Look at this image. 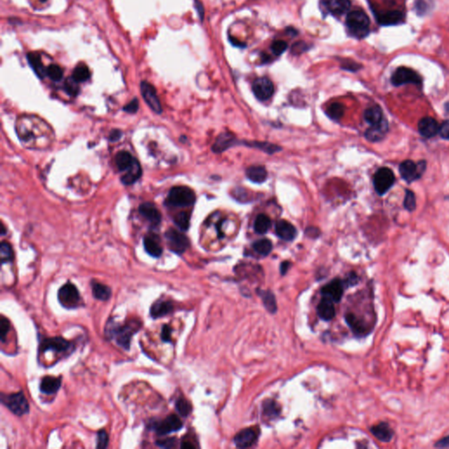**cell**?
Wrapping results in <instances>:
<instances>
[{
	"mask_svg": "<svg viewBox=\"0 0 449 449\" xmlns=\"http://www.w3.org/2000/svg\"><path fill=\"white\" fill-rule=\"evenodd\" d=\"M277 235L286 241H293L297 235L295 227L286 220H280L276 225Z\"/></svg>",
	"mask_w": 449,
	"mask_h": 449,
	"instance_id": "cell-20",
	"label": "cell"
},
{
	"mask_svg": "<svg viewBox=\"0 0 449 449\" xmlns=\"http://www.w3.org/2000/svg\"><path fill=\"white\" fill-rule=\"evenodd\" d=\"M165 239L169 249L177 254H183L190 247V241L186 236L176 229H168L165 233Z\"/></svg>",
	"mask_w": 449,
	"mask_h": 449,
	"instance_id": "cell-8",
	"label": "cell"
},
{
	"mask_svg": "<svg viewBox=\"0 0 449 449\" xmlns=\"http://www.w3.org/2000/svg\"><path fill=\"white\" fill-rule=\"evenodd\" d=\"M318 314L323 320H331L335 316V308L330 299L324 298L318 305Z\"/></svg>",
	"mask_w": 449,
	"mask_h": 449,
	"instance_id": "cell-24",
	"label": "cell"
},
{
	"mask_svg": "<svg viewBox=\"0 0 449 449\" xmlns=\"http://www.w3.org/2000/svg\"><path fill=\"white\" fill-rule=\"evenodd\" d=\"M72 344L62 337H51L43 339L40 344V351L45 353L47 351H55L57 353H64L70 349Z\"/></svg>",
	"mask_w": 449,
	"mask_h": 449,
	"instance_id": "cell-14",
	"label": "cell"
},
{
	"mask_svg": "<svg viewBox=\"0 0 449 449\" xmlns=\"http://www.w3.org/2000/svg\"><path fill=\"white\" fill-rule=\"evenodd\" d=\"M418 131L422 136L425 138H432L440 131V126L434 118L426 117L422 118L418 123Z\"/></svg>",
	"mask_w": 449,
	"mask_h": 449,
	"instance_id": "cell-18",
	"label": "cell"
},
{
	"mask_svg": "<svg viewBox=\"0 0 449 449\" xmlns=\"http://www.w3.org/2000/svg\"><path fill=\"white\" fill-rule=\"evenodd\" d=\"M141 92L143 100H145L152 111L156 114H162L163 108L155 88L150 83L142 81L141 83Z\"/></svg>",
	"mask_w": 449,
	"mask_h": 449,
	"instance_id": "cell-12",
	"label": "cell"
},
{
	"mask_svg": "<svg viewBox=\"0 0 449 449\" xmlns=\"http://www.w3.org/2000/svg\"><path fill=\"white\" fill-rule=\"evenodd\" d=\"M91 291L92 295L96 299L100 301H107L112 297V290L109 286L101 283L100 282L92 280L91 282Z\"/></svg>",
	"mask_w": 449,
	"mask_h": 449,
	"instance_id": "cell-26",
	"label": "cell"
},
{
	"mask_svg": "<svg viewBox=\"0 0 449 449\" xmlns=\"http://www.w3.org/2000/svg\"><path fill=\"white\" fill-rule=\"evenodd\" d=\"M369 18L361 10H355L348 14L346 25L350 33L357 38L366 36L369 31Z\"/></svg>",
	"mask_w": 449,
	"mask_h": 449,
	"instance_id": "cell-3",
	"label": "cell"
},
{
	"mask_svg": "<svg viewBox=\"0 0 449 449\" xmlns=\"http://www.w3.org/2000/svg\"><path fill=\"white\" fill-rule=\"evenodd\" d=\"M141 173H142V170H141V164L136 160L134 164H133L131 168L127 170L126 172H124L121 177V181L126 185H131L141 177Z\"/></svg>",
	"mask_w": 449,
	"mask_h": 449,
	"instance_id": "cell-31",
	"label": "cell"
},
{
	"mask_svg": "<svg viewBox=\"0 0 449 449\" xmlns=\"http://www.w3.org/2000/svg\"><path fill=\"white\" fill-rule=\"evenodd\" d=\"M174 310V305L170 301H165V300H158L154 302L150 307V316L152 318L156 319V318H163L169 313H171Z\"/></svg>",
	"mask_w": 449,
	"mask_h": 449,
	"instance_id": "cell-19",
	"label": "cell"
},
{
	"mask_svg": "<svg viewBox=\"0 0 449 449\" xmlns=\"http://www.w3.org/2000/svg\"><path fill=\"white\" fill-rule=\"evenodd\" d=\"M254 96L260 101H266L272 97L275 88L273 83L267 77H259L252 85Z\"/></svg>",
	"mask_w": 449,
	"mask_h": 449,
	"instance_id": "cell-13",
	"label": "cell"
},
{
	"mask_svg": "<svg viewBox=\"0 0 449 449\" xmlns=\"http://www.w3.org/2000/svg\"><path fill=\"white\" fill-rule=\"evenodd\" d=\"M345 114V107L344 105L338 102L333 103L328 106L327 110V114L329 118L334 120H339Z\"/></svg>",
	"mask_w": 449,
	"mask_h": 449,
	"instance_id": "cell-39",
	"label": "cell"
},
{
	"mask_svg": "<svg viewBox=\"0 0 449 449\" xmlns=\"http://www.w3.org/2000/svg\"><path fill=\"white\" fill-rule=\"evenodd\" d=\"M57 299L61 305L65 309L72 310L80 307L83 304L82 298L77 286L68 282L58 290Z\"/></svg>",
	"mask_w": 449,
	"mask_h": 449,
	"instance_id": "cell-5",
	"label": "cell"
},
{
	"mask_svg": "<svg viewBox=\"0 0 449 449\" xmlns=\"http://www.w3.org/2000/svg\"><path fill=\"white\" fill-rule=\"evenodd\" d=\"M391 83L395 86H400L405 83H414L420 84L421 77L417 72L406 67H400L398 68L391 77Z\"/></svg>",
	"mask_w": 449,
	"mask_h": 449,
	"instance_id": "cell-10",
	"label": "cell"
},
{
	"mask_svg": "<svg viewBox=\"0 0 449 449\" xmlns=\"http://www.w3.org/2000/svg\"><path fill=\"white\" fill-rule=\"evenodd\" d=\"M109 444V436L104 429L98 432L97 435V449H106Z\"/></svg>",
	"mask_w": 449,
	"mask_h": 449,
	"instance_id": "cell-48",
	"label": "cell"
},
{
	"mask_svg": "<svg viewBox=\"0 0 449 449\" xmlns=\"http://www.w3.org/2000/svg\"><path fill=\"white\" fill-rule=\"evenodd\" d=\"M351 7L350 0H327V8L334 15H343Z\"/></svg>",
	"mask_w": 449,
	"mask_h": 449,
	"instance_id": "cell-29",
	"label": "cell"
},
{
	"mask_svg": "<svg viewBox=\"0 0 449 449\" xmlns=\"http://www.w3.org/2000/svg\"><path fill=\"white\" fill-rule=\"evenodd\" d=\"M388 130V124L383 119L380 124L376 126H371L370 128L367 129L365 136L368 141H378L385 135L386 132Z\"/></svg>",
	"mask_w": 449,
	"mask_h": 449,
	"instance_id": "cell-30",
	"label": "cell"
},
{
	"mask_svg": "<svg viewBox=\"0 0 449 449\" xmlns=\"http://www.w3.org/2000/svg\"><path fill=\"white\" fill-rule=\"evenodd\" d=\"M122 133L119 130H114L110 133L109 139L111 141H116L121 138Z\"/></svg>",
	"mask_w": 449,
	"mask_h": 449,
	"instance_id": "cell-57",
	"label": "cell"
},
{
	"mask_svg": "<svg viewBox=\"0 0 449 449\" xmlns=\"http://www.w3.org/2000/svg\"><path fill=\"white\" fill-rule=\"evenodd\" d=\"M15 129L20 142L29 150H48L55 141L52 127L36 115L19 116Z\"/></svg>",
	"mask_w": 449,
	"mask_h": 449,
	"instance_id": "cell-1",
	"label": "cell"
},
{
	"mask_svg": "<svg viewBox=\"0 0 449 449\" xmlns=\"http://www.w3.org/2000/svg\"><path fill=\"white\" fill-rule=\"evenodd\" d=\"M150 423L149 428L151 430H154L155 433L159 436L167 435L171 432H178L181 430L183 427V423L180 420V418L175 414L169 415L163 420H160V421L154 420Z\"/></svg>",
	"mask_w": 449,
	"mask_h": 449,
	"instance_id": "cell-7",
	"label": "cell"
},
{
	"mask_svg": "<svg viewBox=\"0 0 449 449\" xmlns=\"http://www.w3.org/2000/svg\"><path fill=\"white\" fill-rule=\"evenodd\" d=\"M248 145L260 149L264 152H267L268 154L276 153L278 150H281L278 146L274 145L271 143H267V142H249Z\"/></svg>",
	"mask_w": 449,
	"mask_h": 449,
	"instance_id": "cell-47",
	"label": "cell"
},
{
	"mask_svg": "<svg viewBox=\"0 0 449 449\" xmlns=\"http://www.w3.org/2000/svg\"><path fill=\"white\" fill-rule=\"evenodd\" d=\"M261 298L263 299V304L266 309L268 310L269 313H276L277 312V302L275 296L273 295L272 292L268 290H261L259 291Z\"/></svg>",
	"mask_w": 449,
	"mask_h": 449,
	"instance_id": "cell-37",
	"label": "cell"
},
{
	"mask_svg": "<svg viewBox=\"0 0 449 449\" xmlns=\"http://www.w3.org/2000/svg\"><path fill=\"white\" fill-rule=\"evenodd\" d=\"M78 83H79L77 82L73 77H68L64 83L65 91L68 93V95L76 97L78 95L79 91H80Z\"/></svg>",
	"mask_w": 449,
	"mask_h": 449,
	"instance_id": "cell-46",
	"label": "cell"
},
{
	"mask_svg": "<svg viewBox=\"0 0 449 449\" xmlns=\"http://www.w3.org/2000/svg\"><path fill=\"white\" fill-rule=\"evenodd\" d=\"M141 321L138 319H131L129 321L120 325L114 320L108 321L104 329V334L109 340H115L116 343L123 349H130L132 337L140 331L141 327Z\"/></svg>",
	"mask_w": 449,
	"mask_h": 449,
	"instance_id": "cell-2",
	"label": "cell"
},
{
	"mask_svg": "<svg viewBox=\"0 0 449 449\" xmlns=\"http://www.w3.org/2000/svg\"><path fill=\"white\" fill-rule=\"evenodd\" d=\"M404 19V14L399 11H389L377 15V21L382 26H392L399 24Z\"/></svg>",
	"mask_w": 449,
	"mask_h": 449,
	"instance_id": "cell-25",
	"label": "cell"
},
{
	"mask_svg": "<svg viewBox=\"0 0 449 449\" xmlns=\"http://www.w3.org/2000/svg\"><path fill=\"white\" fill-rule=\"evenodd\" d=\"M439 133H440V136L442 137L443 139L449 140V120L445 121L441 125V127H440Z\"/></svg>",
	"mask_w": 449,
	"mask_h": 449,
	"instance_id": "cell-55",
	"label": "cell"
},
{
	"mask_svg": "<svg viewBox=\"0 0 449 449\" xmlns=\"http://www.w3.org/2000/svg\"><path fill=\"white\" fill-rule=\"evenodd\" d=\"M28 61L29 65L31 66V68L33 69V71L35 72L38 77L40 78H44V77L47 76V73H46L47 68H44L43 64L41 63L40 55L36 53H29L28 55Z\"/></svg>",
	"mask_w": 449,
	"mask_h": 449,
	"instance_id": "cell-35",
	"label": "cell"
},
{
	"mask_svg": "<svg viewBox=\"0 0 449 449\" xmlns=\"http://www.w3.org/2000/svg\"><path fill=\"white\" fill-rule=\"evenodd\" d=\"M0 257L2 264L10 263L14 260V251L8 242L3 241L0 245Z\"/></svg>",
	"mask_w": 449,
	"mask_h": 449,
	"instance_id": "cell-41",
	"label": "cell"
},
{
	"mask_svg": "<svg viewBox=\"0 0 449 449\" xmlns=\"http://www.w3.org/2000/svg\"><path fill=\"white\" fill-rule=\"evenodd\" d=\"M139 109V101L137 99L132 100L129 104L124 106V111L128 114H135Z\"/></svg>",
	"mask_w": 449,
	"mask_h": 449,
	"instance_id": "cell-54",
	"label": "cell"
},
{
	"mask_svg": "<svg viewBox=\"0 0 449 449\" xmlns=\"http://www.w3.org/2000/svg\"><path fill=\"white\" fill-rule=\"evenodd\" d=\"M370 431L377 439L382 442H389L393 437V431L390 429L388 424L380 423L371 427Z\"/></svg>",
	"mask_w": 449,
	"mask_h": 449,
	"instance_id": "cell-28",
	"label": "cell"
},
{
	"mask_svg": "<svg viewBox=\"0 0 449 449\" xmlns=\"http://www.w3.org/2000/svg\"><path fill=\"white\" fill-rule=\"evenodd\" d=\"M135 161L136 159L127 151L118 152L115 157L116 166L118 170L123 173L126 172L127 170L131 168Z\"/></svg>",
	"mask_w": 449,
	"mask_h": 449,
	"instance_id": "cell-27",
	"label": "cell"
},
{
	"mask_svg": "<svg viewBox=\"0 0 449 449\" xmlns=\"http://www.w3.org/2000/svg\"><path fill=\"white\" fill-rule=\"evenodd\" d=\"M10 328H11V324H10L9 320L5 318V316H1L0 317V337H1V341L3 343L5 341V337L9 333Z\"/></svg>",
	"mask_w": 449,
	"mask_h": 449,
	"instance_id": "cell-49",
	"label": "cell"
},
{
	"mask_svg": "<svg viewBox=\"0 0 449 449\" xmlns=\"http://www.w3.org/2000/svg\"><path fill=\"white\" fill-rule=\"evenodd\" d=\"M72 77L78 83L86 82L87 80L91 77L90 69L86 65L81 64L75 68L73 71Z\"/></svg>",
	"mask_w": 449,
	"mask_h": 449,
	"instance_id": "cell-40",
	"label": "cell"
},
{
	"mask_svg": "<svg viewBox=\"0 0 449 449\" xmlns=\"http://www.w3.org/2000/svg\"><path fill=\"white\" fill-rule=\"evenodd\" d=\"M176 410L182 417H188L191 413V405L188 400L183 398H179L176 402Z\"/></svg>",
	"mask_w": 449,
	"mask_h": 449,
	"instance_id": "cell-42",
	"label": "cell"
},
{
	"mask_svg": "<svg viewBox=\"0 0 449 449\" xmlns=\"http://www.w3.org/2000/svg\"><path fill=\"white\" fill-rule=\"evenodd\" d=\"M140 214L144 217V218L151 223L154 226H158L161 220H162V216L160 214L159 210L157 207L152 203H143L140 205L139 208Z\"/></svg>",
	"mask_w": 449,
	"mask_h": 449,
	"instance_id": "cell-17",
	"label": "cell"
},
{
	"mask_svg": "<svg viewBox=\"0 0 449 449\" xmlns=\"http://www.w3.org/2000/svg\"><path fill=\"white\" fill-rule=\"evenodd\" d=\"M190 219L191 216L188 213L182 212L177 214V216L174 218V222L181 229L182 231H186L190 227Z\"/></svg>",
	"mask_w": 449,
	"mask_h": 449,
	"instance_id": "cell-43",
	"label": "cell"
},
{
	"mask_svg": "<svg viewBox=\"0 0 449 449\" xmlns=\"http://www.w3.org/2000/svg\"><path fill=\"white\" fill-rule=\"evenodd\" d=\"M395 176L389 168H381L377 170L374 176V187L379 195L385 194L393 185Z\"/></svg>",
	"mask_w": 449,
	"mask_h": 449,
	"instance_id": "cell-9",
	"label": "cell"
},
{
	"mask_svg": "<svg viewBox=\"0 0 449 449\" xmlns=\"http://www.w3.org/2000/svg\"><path fill=\"white\" fill-rule=\"evenodd\" d=\"M271 227V220L265 214H259L254 223V231L259 234H264Z\"/></svg>",
	"mask_w": 449,
	"mask_h": 449,
	"instance_id": "cell-36",
	"label": "cell"
},
{
	"mask_svg": "<svg viewBox=\"0 0 449 449\" xmlns=\"http://www.w3.org/2000/svg\"><path fill=\"white\" fill-rule=\"evenodd\" d=\"M364 118L368 124L371 126L378 125L383 120L382 118V111L377 105L367 108L364 113Z\"/></svg>",
	"mask_w": 449,
	"mask_h": 449,
	"instance_id": "cell-34",
	"label": "cell"
},
{
	"mask_svg": "<svg viewBox=\"0 0 449 449\" xmlns=\"http://www.w3.org/2000/svg\"><path fill=\"white\" fill-rule=\"evenodd\" d=\"M404 207L408 211H413L416 207V199L413 191H406L404 198Z\"/></svg>",
	"mask_w": 449,
	"mask_h": 449,
	"instance_id": "cell-50",
	"label": "cell"
},
{
	"mask_svg": "<svg viewBox=\"0 0 449 449\" xmlns=\"http://www.w3.org/2000/svg\"><path fill=\"white\" fill-rule=\"evenodd\" d=\"M155 444L163 449H174L177 447V440L173 437V438H168L165 440H157Z\"/></svg>",
	"mask_w": 449,
	"mask_h": 449,
	"instance_id": "cell-52",
	"label": "cell"
},
{
	"mask_svg": "<svg viewBox=\"0 0 449 449\" xmlns=\"http://www.w3.org/2000/svg\"><path fill=\"white\" fill-rule=\"evenodd\" d=\"M258 438V432L254 428H246L238 432L234 437V443L237 448L246 449L249 448L255 443Z\"/></svg>",
	"mask_w": 449,
	"mask_h": 449,
	"instance_id": "cell-15",
	"label": "cell"
},
{
	"mask_svg": "<svg viewBox=\"0 0 449 449\" xmlns=\"http://www.w3.org/2000/svg\"><path fill=\"white\" fill-rule=\"evenodd\" d=\"M171 333H172V328L168 325H164L162 328V333H161V338L163 341L171 342Z\"/></svg>",
	"mask_w": 449,
	"mask_h": 449,
	"instance_id": "cell-53",
	"label": "cell"
},
{
	"mask_svg": "<svg viewBox=\"0 0 449 449\" xmlns=\"http://www.w3.org/2000/svg\"><path fill=\"white\" fill-rule=\"evenodd\" d=\"M0 401L11 413H14V415L18 417L28 414L30 411L29 403L23 391L8 395L1 393Z\"/></svg>",
	"mask_w": 449,
	"mask_h": 449,
	"instance_id": "cell-4",
	"label": "cell"
},
{
	"mask_svg": "<svg viewBox=\"0 0 449 449\" xmlns=\"http://www.w3.org/2000/svg\"><path fill=\"white\" fill-rule=\"evenodd\" d=\"M143 245H144L146 252L153 257L159 258L160 256L163 254L164 250H163V247L160 244L159 239L154 234H149L146 236L143 241Z\"/></svg>",
	"mask_w": 449,
	"mask_h": 449,
	"instance_id": "cell-21",
	"label": "cell"
},
{
	"mask_svg": "<svg viewBox=\"0 0 449 449\" xmlns=\"http://www.w3.org/2000/svg\"><path fill=\"white\" fill-rule=\"evenodd\" d=\"M196 195L187 186L173 187L168 192L167 203L174 207H187L195 203Z\"/></svg>",
	"mask_w": 449,
	"mask_h": 449,
	"instance_id": "cell-6",
	"label": "cell"
},
{
	"mask_svg": "<svg viewBox=\"0 0 449 449\" xmlns=\"http://www.w3.org/2000/svg\"><path fill=\"white\" fill-rule=\"evenodd\" d=\"M290 263L289 262H283V263L281 264V268H280V270H281L282 275H285V273L287 272L288 268H290Z\"/></svg>",
	"mask_w": 449,
	"mask_h": 449,
	"instance_id": "cell-59",
	"label": "cell"
},
{
	"mask_svg": "<svg viewBox=\"0 0 449 449\" xmlns=\"http://www.w3.org/2000/svg\"><path fill=\"white\" fill-rule=\"evenodd\" d=\"M41 2H46L47 0H41Z\"/></svg>",
	"mask_w": 449,
	"mask_h": 449,
	"instance_id": "cell-60",
	"label": "cell"
},
{
	"mask_svg": "<svg viewBox=\"0 0 449 449\" xmlns=\"http://www.w3.org/2000/svg\"><path fill=\"white\" fill-rule=\"evenodd\" d=\"M235 137L230 133H223L217 138L213 146V151L215 153H222L235 144Z\"/></svg>",
	"mask_w": 449,
	"mask_h": 449,
	"instance_id": "cell-22",
	"label": "cell"
},
{
	"mask_svg": "<svg viewBox=\"0 0 449 449\" xmlns=\"http://www.w3.org/2000/svg\"><path fill=\"white\" fill-rule=\"evenodd\" d=\"M435 447L436 448H443V449L449 448V436L445 437L443 439L439 440V441L436 443Z\"/></svg>",
	"mask_w": 449,
	"mask_h": 449,
	"instance_id": "cell-56",
	"label": "cell"
},
{
	"mask_svg": "<svg viewBox=\"0 0 449 449\" xmlns=\"http://www.w3.org/2000/svg\"><path fill=\"white\" fill-rule=\"evenodd\" d=\"M62 384L61 378L54 377H45L41 379L40 390L46 395L55 394Z\"/></svg>",
	"mask_w": 449,
	"mask_h": 449,
	"instance_id": "cell-23",
	"label": "cell"
},
{
	"mask_svg": "<svg viewBox=\"0 0 449 449\" xmlns=\"http://www.w3.org/2000/svg\"><path fill=\"white\" fill-rule=\"evenodd\" d=\"M263 412L264 414L268 417H277L280 413V408L278 407L276 402L272 400H268L263 404Z\"/></svg>",
	"mask_w": 449,
	"mask_h": 449,
	"instance_id": "cell-45",
	"label": "cell"
},
{
	"mask_svg": "<svg viewBox=\"0 0 449 449\" xmlns=\"http://www.w3.org/2000/svg\"><path fill=\"white\" fill-rule=\"evenodd\" d=\"M46 73H47V76L50 77L51 80H53L55 82H59L63 79V77H64L63 68H61L59 65H56V64L50 65L47 68Z\"/></svg>",
	"mask_w": 449,
	"mask_h": 449,
	"instance_id": "cell-44",
	"label": "cell"
},
{
	"mask_svg": "<svg viewBox=\"0 0 449 449\" xmlns=\"http://www.w3.org/2000/svg\"><path fill=\"white\" fill-rule=\"evenodd\" d=\"M253 249L257 254L267 256L272 251V242L268 239H262L254 242Z\"/></svg>",
	"mask_w": 449,
	"mask_h": 449,
	"instance_id": "cell-38",
	"label": "cell"
},
{
	"mask_svg": "<svg viewBox=\"0 0 449 449\" xmlns=\"http://www.w3.org/2000/svg\"><path fill=\"white\" fill-rule=\"evenodd\" d=\"M287 43L283 41H275L271 45V50L273 53L276 55H280L287 50Z\"/></svg>",
	"mask_w": 449,
	"mask_h": 449,
	"instance_id": "cell-51",
	"label": "cell"
},
{
	"mask_svg": "<svg viewBox=\"0 0 449 449\" xmlns=\"http://www.w3.org/2000/svg\"><path fill=\"white\" fill-rule=\"evenodd\" d=\"M346 320L349 324L350 328L353 330L355 334L357 335H364L367 333V327L366 324H364L363 320L357 318L355 315L352 313H349L346 315Z\"/></svg>",
	"mask_w": 449,
	"mask_h": 449,
	"instance_id": "cell-32",
	"label": "cell"
},
{
	"mask_svg": "<svg viewBox=\"0 0 449 449\" xmlns=\"http://www.w3.org/2000/svg\"><path fill=\"white\" fill-rule=\"evenodd\" d=\"M246 175L250 181L257 183H261L266 181L267 177H268L267 170L263 166H251L247 169Z\"/></svg>",
	"mask_w": 449,
	"mask_h": 449,
	"instance_id": "cell-33",
	"label": "cell"
},
{
	"mask_svg": "<svg viewBox=\"0 0 449 449\" xmlns=\"http://www.w3.org/2000/svg\"><path fill=\"white\" fill-rule=\"evenodd\" d=\"M425 168H426L425 162L415 164L413 161L407 160L400 164L399 171L401 173V176L405 181L412 182L417 180V178L421 177Z\"/></svg>",
	"mask_w": 449,
	"mask_h": 449,
	"instance_id": "cell-11",
	"label": "cell"
},
{
	"mask_svg": "<svg viewBox=\"0 0 449 449\" xmlns=\"http://www.w3.org/2000/svg\"><path fill=\"white\" fill-rule=\"evenodd\" d=\"M344 292V286H343V282L340 281L339 279H334L327 283V285L324 286L321 290L324 297L330 299L333 302H340V299H342Z\"/></svg>",
	"mask_w": 449,
	"mask_h": 449,
	"instance_id": "cell-16",
	"label": "cell"
},
{
	"mask_svg": "<svg viewBox=\"0 0 449 449\" xmlns=\"http://www.w3.org/2000/svg\"><path fill=\"white\" fill-rule=\"evenodd\" d=\"M357 283V277L354 275V274H351L349 276V278L347 279V283L349 284H351V285H354Z\"/></svg>",
	"mask_w": 449,
	"mask_h": 449,
	"instance_id": "cell-58",
	"label": "cell"
}]
</instances>
